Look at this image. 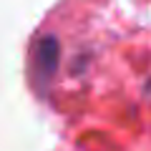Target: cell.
I'll use <instances>...</instances> for the list:
<instances>
[{"instance_id": "obj_1", "label": "cell", "mask_w": 151, "mask_h": 151, "mask_svg": "<svg viewBox=\"0 0 151 151\" xmlns=\"http://www.w3.org/2000/svg\"><path fill=\"white\" fill-rule=\"evenodd\" d=\"M35 70L43 73V81H48V76L55 70L58 65V45L53 38H43L35 43V60H33Z\"/></svg>"}]
</instances>
